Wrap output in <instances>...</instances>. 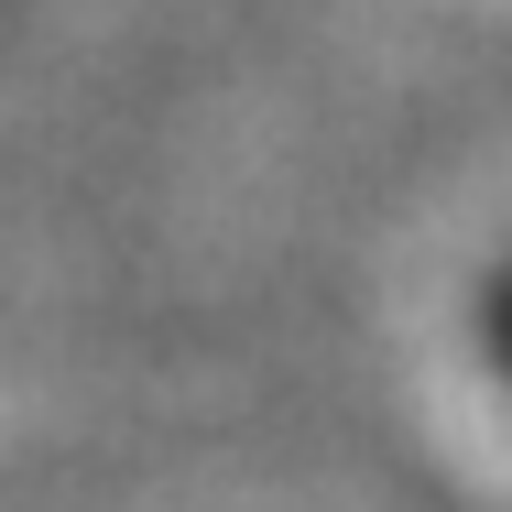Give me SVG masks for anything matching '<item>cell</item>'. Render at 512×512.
Returning <instances> with one entry per match:
<instances>
[{
	"mask_svg": "<svg viewBox=\"0 0 512 512\" xmlns=\"http://www.w3.org/2000/svg\"><path fill=\"white\" fill-rule=\"evenodd\" d=\"M480 349H491V371L512 382V262L480 284Z\"/></svg>",
	"mask_w": 512,
	"mask_h": 512,
	"instance_id": "1",
	"label": "cell"
}]
</instances>
